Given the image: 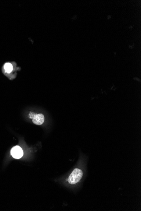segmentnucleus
<instances>
[{"label": "nucleus", "mask_w": 141, "mask_h": 211, "mask_svg": "<svg viewBox=\"0 0 141 211\" xmlns=\"http://www.w3.org/2000/svg\"><path fill=\"white\" fill-rule=\"evenodd\" d=\"M11 154L15 159H20L24 155V151L20 147L16 146L12 148Z\"/></svg>", "instance_id": "nucleus-2"}, {"label": "nucleus", "mask_w": 141, "mask_h": 211, "mask_svg": "<svg viewBox=\"0 0 141 211\" xmlns=\"http://www.w3.org/2000/svg\"><path fill=\"white\" fill-rule=\"evenodd\" d=\"M45 121V116L42 114H35L32 118L34 124L37 125H41L43 124Z\"/></svg>", "instance_id": "nucleus-3"}, {"label": "nucleus", "mask_w": 141, "mask_h": 211, "mask_svg": "<svg viewBox=\"0 0 141 211\" xmlns=\"http://www.w3.org/2000/svg\"><path fill=\"white\" fill-rule=\"evenodd\" d=\"M4 69L6 72L8 73H10L13 71V65L10 63H5L4 65Z\"/></svg>", "instance_id": "nucleus-4"}, {"label": "nucleus", "mask_w": 141, "mask_h": 211, "mask_svg": "<svg viewBox=\"0 0 141 211\" xmlns=\"http://www.w3.org/2000/svg\"><path fill=\"white\" fill-rule=\"evenodd\" d=\"M83 174V170L81 169L75 168L69 175L68 182L70 185L76 184L81 181Z\"/></svg>", "instance_id": "nucleus-1"}]
</instances>
